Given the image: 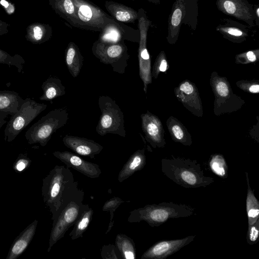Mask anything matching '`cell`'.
Returning <instances> with one entry per match:
<instances>
[{"instance_id": "cell-1", "label": "cell", "mask_w": 259, "mask_h": 259, "mask_svg": "<svg viewBox=\"0 0 259 259\" xmlns=\"http://www.w3.org/2000/svg\"><path fill=\"white\" fill-rule=\"evenodd\" d=\"M84 192L74 181L66 190L62 199L61 207L53 221L48 252L58 241L62 239L70 227L73 226L83 211L89 207L83 203Z\"/></svg>"}, {"instance_id": "cell-2", "label": "cell", "mask_w": 259, "mask_h": 259, "mask_svg": "<svg viewBox=\"0 0 259 259\" xmlns=\"http://www.w3.org/2000/svg\"><path fill=\"white\" fill-rule=\"evenodd\" d=\"M161 171L168 179L186 188L205 187L214 182L205 176L201 165L195 160L181 158L162 159Z\"/></svg>"}, {"instance_id": "cell-3", "label": "cell", "mask_w": 259, "mask_h": 259, "mask_svg": "<svg viewBox=\"0 0 259 259\" xmlns=\"http://www.w3.org/2000/svg\"><path fill=\"white\" fill-rule=\"evenodd\" d=\"M195 213L191 206L163 202L158 204H148L130 212L129 223L145 221L152 227H158L170 219H178L191 216Z\"/></svg>"}, {"instance_id": "cell-4", "label": "cell", "mask_w": 259, "mask_h": 259, "mask_svg": "<svg viewBox=\"0 0 259 259\" xmlns=\"http://www.w3.org/2000/svg\"><path fill=\"white\" fill-rule=\"evenodd\" d=\"M74 181L71 170L65 165H56L42 179L41 194L53 221L61 207L65 192Z\"/></svg>"}, {"instance_id": "cell-5", "label": "cell", "mask_w": 259, "mask_h": 259, "mask_svg": "<svg viewBox=\"0 0 259 259\" xmlns=\"http://www.w3.org/2000/svg\"><path fill=\"white\" fill-rule=\"evenodd\" d=\"M68 115L65 108H56L49 111L26 132L25 137L28 143L45 146L53 134L67 123Z\"/></svg>"}, {"instance_id": "cell-6", "label": "cell", "mask_w": 259, "mask_h": 259, "mask_svg": "<svg viewBox=\"0 0 259 259\" xmlns=\"http://www.w3.org/2000/svg\"><path fill=\"white\" fill-rule=\"evenodd\" d=\"M198 0H175L168 19L166 39L170 44L178 40L183 24L195 30L198 24Z\"/></svg>"}, {"instance_id": "cell-7", "label": "cell", "mask_w": 259, "mask_h": 259, "mask_svg": "<svg viewBox=\"0 0 259 259\" xmlns=\"http://www.w3.org/2000/svg\"><path fill=\"white\" fill-rule=\"evenodd\" d=\"M98 105L101 115L96 127L97 133L101 136L107 134L125 137L123 113L115 101L108 96H100Z\"/></svg>"}, {"instance_id": "cell-8", "label": "cell", "mask_w": 259, "mask_h": 259, "mask_svg": "<svg viewBox=\"0 0 259 259\" xmlns=\"http://www.w3.org/2000/svg\"><path fill=\"white\" fill-rule=\"evenodd\" d=\"M72 1L76 9L73 27L100 32L107 25L117 21L88 0Z\"/></svg>"}, {"instance_id": "cell-9", "label": "cell", "mask_w": 259, "mask_h": 259, "mask_svg": "<svg viewBox=\"0 0 259 259\" xmlns=\"http://www.w3.org/2000/svg\"><path fill=\"white\" fill-rule=\"evenodd\" d=\"M92 52L101 63L111 65L114 72L124 73L130 57L124 41L112 43L97 39L93 44Z\"/></svg>"}, {"instance_id": "cell-10", "label": "cell", "mask_w": 259, "mask_h": 259, "mask_svg": "<svg viewBox=\"0 0 259 259\" xmlns=\"http://www.w3.org/2000/svg\"><path fill=\"white\" fill-rule=\"evenodd\" d=\"M47 107V104L38 103L30 98L24 99L20 109L11 116L6 124L5 140L12 142Z\"/></svg>"}, {"instance_id": "cell-11", "label": "cell", "mask_w": 259, "mask_h": 259, "mask_svg": "<svg viewBox=\"0 0 259 259\" xmlns=\"http://www.w3.org/2000/svg\"><path fill=\"white\" fill-rule=\"evenodd\" d=\"M138 29L140 31L139 41L138 59L139 74L145 85L144 90L146 92V85L150 81V55L147 48L148 31L151 24L146 12L143 8L138 9Z\"/></svg>"}, {"instance_id": "cell-12", "label": "cell", "mask_w": 259, "mask_h": 259, "mask_svg": "<svg viewBox=\"0 0 259 259\" xmlns=\"http://www.w3.org/2000/svg\"><path fill=\"white\" fill-rule=\"evenodd\" d=\"M215 4L222 13L244 21L250 27L258 26L254 8L247 0H217Z\"/></svg>"}, {"instance_id": "cell-13", "label": "cell", "mask_w": 259, "mask_h": 259, "mask_svg": "<svg viewBox=\"0 0 259 259\" xmlns=\"http://www.w3.org/2000/svg\"><path fill=\"white\" fill-rule=\"evenodd\" d=\"M195 237V235H189L181 239L157 242L143 253L141 259L165 258L190 244Z\"/></svg>"}, {"instance_id": "cell-14", "label": "cell", "mask_w": 259, "mask_h": 259, "mask_svg": "<svg viewBox=\"0 0 259 259\" xmlns=\"http://www.w3.org/2000/svg\"><path fill=\"white\" fill-rule=\"evenodd\" d=\"M98 40L107 42L128 40L139 42L140 31L118 21L107 25L100 32Z\"/></svg>"}, {"instance_id": "cell-15", "label": "cell", "mask_w": 259, "mask_h": 259, "mask_svg": "<svg viewBox=\"0 0 259 259\" xmlns=\"http://www.w3.org/2000/svg\"><path fill=\"white\" fill-rule=\"evenodd\" d=\"M53 154L67 167L72 168L90 178H97L102 173L99 165L88 161L72 152L56 151Z\"/></svg>"}, {"instance_id": "cell-16", "label": "cell", "mask_w": 259, "mask_h": 259, "mask_svg": "<svg viewBox=\"0 0 259 259\" xmlns=\"http://www.w3.org/2000/svg\"><path fill=\"white\" fill-rule=\"evenodd\" d=\"M64 145L75 153L95 158L103 149V146L92 139L66 135L62 139Z\"/></svg>"}, {"instance_id": "cell-17", "label": "cell", "mask_w": 259, "mask_h": 259, "mask_svg": "<svg viewBox=\"0 0 259 259\" xmlns=\"http://www.w3.org/2000/svg\"><path fill=\"white\" fill-rule=\"evenodd\" d=\"M37 224L38 221L34 220L15 238L6 259H16L25 251L34 236Z\"/></svg>"}, {"instance_id": "cell-18", "label": "cell", "mask_w": 259, "mask_h": 259, "mask_svg": "<svg viewBox=\"0 0 259 259\" xmlns=\"http://www.w3.org/2000/svg\"><path fill=\"white\" fill-rule=\"evenodd\" d=\"M223 36L233 41H242L248 36L247 27L236 21L224 19L215 28Z\"/></svg>"}, {"instance_id": "cell-19", "label": "cell", "mask_w": 259, "mask_h": 259, "mask_svg": "<svg viewBox=\"0 0 259 259\" xmlns=\"http://www.w3.org/2000/svg\"><path fill=\"white\" fill-rule=\"evenodd\" d=\"M104 6L110 15L118 22L134 24L138 19V11L124 4L106 1Z\"/></svg>"}, {"instance_id": "cell-20", "label": "cell", "mask_w": 259, "mask_h": 259, "mask_svg": "<svg viewBox=\"0 0 259 259\" xmlns=\"http://www.w3.org/2000/svg\"><path fill=\"white\" fill-rule=\"evenodd\" d=\"M144 149L135 151L130 157L119 171L117 179L120 183L128 179L137 171L141 170L146 164Z\"/></svg>"}, {"instance_id": "cell-21", "label": "cell", "mask_w": 259, "mask_h": 259, "mask_svg": "<svg viewBox=\"0 0 259 259\" xmlns=\"http://www.w3.org/2000/svg\"><path fill=\"white\" fill-rule=\"evenodd\" d=\"M65 61L70 74L73 77H76L83 66V57L79 47L72 41L68 44L65 49Z\"/></svg>"}, {"instance_id": "cell-22", "label": "cell", "mask_w": 259, "mask_h": 259, "mask_svg": "<svg viewBox=\"0 0 259 259\" xmlns=\"http://www.w3.org/2000/svg\"><path fill=\"white\" fill-rule=\"evenodd\" d=\"M52 28L48 24L34 22L26 28V39L35 45L43 44L52 36Z\"/></svg>"}, {"instance_id": "cell-23", "label": "cell", "mask_w": 259, "mask_h": 259, "mask_svg": "<svg viewBox=\"0 0 259 259\" xmlns=\"http://www.w3.org/2000/svg\"><path fill=\"white\" fill-rule=\"evenodd\" d=\"M24 101V99L15 91L0 90V114L14 115Z\"/></svg>"}, {"instance_id": "cell-24", "label": "cell", "mask_w": 259, "mask_h": 259, "mask_svg": "<svg viewBox=\"0 0 259 259\" xmlns=\"http://www.w3.org/2000/svg\"><path fill=\"white\" fill-rule=\"evenodd\" d=\"M42 95L39 97L41 101H51L66 94L65 87L60 78L57 76H50L41 85Z\"/></svg>"}, {"instance_id": "cell-25", "label": "cell", "mask_w": 259, "mask_h": 259, "mask_svg": "<svg viewBox=\"0 0 259 259\" xmlns=\"http://www.w3.org/2000/svg\"><path fill=\"white\" fill-rule=\"evenodd\" d=\"M49 4L57 14L74 26L76 9L72 0H49Z\"/></svg>"}, {"instance_id": "cell-26", "label": "cell", "mask_w": 259, "mask_h": 259, "mask_svg": "<svg viewBox=\"0 0 259 259\" xmlns=\"http://www.w3.org/2000/svg\"><path fill=\"white\" fill-rule=\"evenodd\" d=\"M247 182V196L246 210L248 219V225L255 223L259 219V201L255 196L249 183L248 174L245 172Z\"/></svg>"}, {"instance_id": "cell-27", "label": "cell", "mask_w": 259, "mask_h": 259, "mask_svg": "<svg viewBox=\"0 0 259 259\" xmlns=\"http://www.w3.org/2000/svg\"><path fill=\"white\" fill-rule=\"evenodd\" d=\"M142 129L153 147L159 145V128L156 118L148 113L142 114Z\"/></svg>"}, {"instance_id": "cell-28", "label": "cell", "mask_w": 259, "mask_h": 259, "mask_svg": "<svg viewBox=\"0 0 259 259\" xmlns=\"http://www.w3.org/2000/svg\"><path fill=\"white\" fill-rule=\"evenodd\" d=\"M115 245L120 252L122 259L136 258V249L134 240L123 234H118L115 238Z\"/></svg>"}, {"instance_id": "cell-29", "label": "cell", "mask_w": 259, "mask_h": 259, "mask_svg": "<svg viewBox=\"0 0 259 259\" xmlns=\"http://www.w3.org/2000/svg\"><path fill=\"white\" fill-rule=\"evenodd\" d=\"M93 215V210L90 206L83 211L79 218L73 225V229L69 234L72 240L83 237V234L88 229L92 220Z\"/></svg>"}, {"instance_id": "cell-30", "label": "cell", "mask_w": 259, "mask_h": 259, "mask_svg": "<svg viewBox=\"0 0 259 259\" xmlns=\"http://www.w3.org/2000/svg\"><path fill=\"white\" fill-rule=\"evenodd\" d=\"M209 167L212 172L217 176L223 179L228 177V165L222 155H213L209 160Z\"/></svg>"}, {"instance_id": "cell-31", "label": "cell", "mask_w": 259, "mask_h": 259, "mask_svg": "<svg viewBox=\"0 0 259 259\" xmlns=\"http://www.w3.org/2000/svg\"><path fill=\"white\" fill-rule=\"evenodd\" d=\"M25 63L24 59L19 54L12 56L6 51L0 49V63L9 66H14L17 71L21 73L23 71L24 64Z\"/></svg>"}, {"instance_id": "cell-32", "label": "cell", "mask_w": 259, "mask_h": 259, "mask_svg": "<svg viewBox=\"0 0 259 259\" xmlns=\"http://www.w3.org/2000/svg\"><path fill=\"white\" fill-rule=\"evenodd\" d=\"M124 202V201L119 197H113L106 201L104 203L102 207L103 211H109L110 214V222L106 234L108 233L113 226L114 212L119 205Z\"/></svg>"}, {"instance_id": "cell-33", "label": "cell", "mask_w": 259, "mask_h": 259, "mask_svg": "<svg viewBox=\"0 0 259 259\" xmlns=\"http://www.w3.org/2000/svg\"><path fill=\"white\" fill-rule=\"evenodd\" d=\"M103 259H120L121 255L116 246L113 244L103 246L101 252Z\"/></svg>"}, {"instance_id": "cell-34", "label": "cell", "mask_w": 259, "mask_h": 259, "mask_svg": "<svg viewBox=\"0 0 259 259\" xmlns=\"http://www.w3.org/2000/svg\"><path fill=\"white\" fill-rule=\"evenodd\" d=\"M248 226L247 242L249 245L256 244L258 240L259 236V219L255 223Z\"/></svg>"}, {"instance_id": "cell-35", "label": "cell", "mask_w": 259, "mask_h": 259, "mask_svg": "<svg viewBox=\"0 0 259 259\" xmlns=\"http://www.w3.org/2000/svg\"><path fill=\"white\" fill-rule=\"evenodd\" d=\"M31 160L25 154H20L13 164V168L15 171L20 172L28 168Z\"/></svg>"}, {"instance_id": "cell-36", "label": "cell", "mask_w": 259, "mask_h": 259, "mask_svg": "<svg viewBox=\"0 0 259 259\" xmlns=\"http://www.w3.org/2000/svg\"><path fill=\"white\" fill-rule=\"evenodd\" d=\"M216 89L218 93L222 97H226L229 93L227 85L223 81H220L217 84Z\"/></svg>"}, {"instance_id": "cell-37", "label": "cell", "mask_w": 259, "mask_h": 259, "mask_svg": "<svg viewBox=\"0 0 259 259\" xmlns=\"http://www.w3.org/2000/svg\"><path fill=\"white\" fill-rule=\"evenodd\" d=\"M181 91L186 94H191L194 92L193 86L188 82L182 84L180 88Z\"/></svg>"}, {"instance_id": "cell-38", "label": "cell", "mask_w": 259, "mask_h": 259, "mask_svg": "<svg viewBox=\"0 0 259 259\" xmlns=\"http://www.w3.org/2000/svg\"><path fill=\"white\" fill-rule=\"evenodd\" d=\"M172 131L177 139L181 140L183 139L184 133L182 130L179 126L177 125H174L172 127Z\"/></svg>"}, {"instance_id": "cell-39", "label": "cell", "mask_w": 259, "mask_h": 259, "mask_svg": "<svg viewBox=\"0 0 259 259\" xmlns=\"http://www.w3.org/2000/svg\"><path fill=\"white\" fill-rule=\"evenodd\" d=\"M9 24L8 23L0 20V36L9 32Z\"/></svg>"}, {"instance_id": "cell-40", "label": "cell", "mask_w": 259, "mask_h": 259, "mask_svg": "<svg viewBox=\"0 0 259 259\" xmlns=\"http://www.w3.org/2000/svg\"><path fill=\"white\" fill-rule=\"evenodd\" d=\"M246 56L250 62H254L256 60V55L253 51H250L246 53Z\"/></svg>"}, {"instance_id": "cell-41", "label": "cell", "mask_w": 259, "mask_h": 259, "mask_svg": "<svg viewBox=\"0 0 259 259\" xmlns=\"http://www.w3.org/2000/svg\"><path fill=\"white\" fill-rule=\"evenodd\" d=\"M8 115L6 114H0V130L2 126L7 122L6 118Z\"/></svg>"}, {"instance_id": "cell-42", "label": "cell", "mask_w": 259, "mask_h": 259, "mask_svg": "<svg viewBox=\"0 0 259 259\" xmlns=\"http://www.w3.org/2000/svg\"><path fill=\"white\" fill-rule=\"evenodd\" d=\"M167 68V62L165 59L161 60L159 67V70L164 72L166 70Z\"/></svg>"}, {"instance_id": "cell-43", "label": "cell", "mask_w": 259, "mask_h": 259, "mask_svg": "<svg viewBox=\"0 0 259 259\" xmlns=\"http://www.w3.org/2000/svg\"><path fill=\"white\" fill-rule=\"evenodd\" d=\"M249 91L253 93H257L259 91L258 84H254L250 87Z\"/></svg>"}, {"instance_id": "cell-44", "label": "cell", "mask_w": 259, "mask_h": 259, "mask_svg": "<svg viewBox=\"0 0 259 259\" xmlns=\"http://www.w3.org/2000/svg\"><path fill=\"white\" fill-rule=\"evenodd\" d=\"M151 3H152L155 5H158L160 3L161 0H145Z\"/></svg>"}]
</instances>
